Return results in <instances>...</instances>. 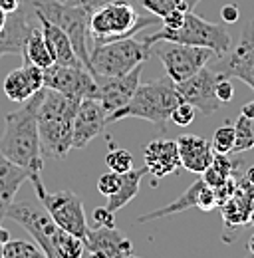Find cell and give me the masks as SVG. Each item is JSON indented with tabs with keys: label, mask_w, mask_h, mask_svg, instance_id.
Instances as JSON below:
<instances>
[{
	"label": "cell",
	"mask_w": 254,
	"mask_h": 258,
	"mask_svg": "<svg viewBox=\"0 0 254 258\" xmlns=\"http://www.w3.org/2000/svg\"><path fill=\"white\" fill-rule=\"evenodd\" d=\"M240 18V10L234 4H224L221 8V20L224 24H236Z\"/></svg>",
	"instance_id": "cell-39"
},
{
	"label": "cell",
	"mask_w": 254,
	"mask_h": 258,
	"mask_svg": "<svg viewBox=\"0 0 254 258\" xmlns=\"http://www.w3.org/2000/svg\"><path fill=\"white\" fill-rule=\"evenodd\" d=\"M234 139H236L234 125L224 123V125H221V127L215 131V135H213V143H211V145H213L215 153H224V155H228V153H232Z\"/></svg>",
	"instance_id": "cell-29"
},
{
	"label": "cell",
	"mask_w": 254,
	"mask_h": 258,
	"mask_svg": "<svg viewBox=\"0 0 254 258\" xmlns=\"http://www.w3.org/2000/svg\"><path fill=\"white\" fill-rule=\"evenodd\" d=\"M185 14H187V10H181V8H175V10L167 12V14L161 18L163 28H167V30H177V28L185 22Z\"/></svg>",
	"instance_id": "cell-36"
},
{
	"label": "cell",
	"mask_w": 254,
	"mask_h": 258,
	"mask_svg": "<svg viewBox=\"0 0 254 258\" xmlns=\"http://www.w3.org/2000/svg\"><path fill=\"white\" fill-rule=\"evenodd\" d=\"M219 209L226 228H240L250 225V215L254 211V187L250 185V181L242 177V181H238L236 193L228 201H224Z\"/></svg>",
	"instance_id": "cell-19"
},
{
	"label": "cell",
	"mask_w": 254,
	"mask_h": 258,
	"mask_svg": "<svg viewBox=\"0 0 254 258\" xmlns=\"http://www.w3.org/2000/svg\"><path fill=\"white\" fill-rule=\"evenodd\" d=\"M145 10H149L153 16L163 18L167 12L175 10V8H181V10H190L189 4L185 0H137Z\"/></svg>",
	"instance_id": "cell-30"
},
{
	"label": "cell",
	"mask_w": 254,
	"mask_h": 258,
	"mask_svg": "<svg viewBox=\"0 0 254 258\" xmlns=\"http://www.w3.org/2000/svg\"><path fill=\"white\" fill-rule=\"evenodd\" d=\"M20 56H22V62H30V64L40 66V68H44V70H46L48 66L54 64V58H52V54H50V48H48V44H46V38H44L40 26H36V28L28 34Z\"/></svg>",
	"instance_id": "cell-25"
},
{
	"label": "cell",
	"mask_w": 254,
	"mask_h": 258,
	"mask_svg": "<svg viewBox=\"0 0 254 258\" xmlns=\"http://www.w3.org/2000/svg\"><path fill=\"white\" fill-rule=\"evenodd\" d=\"M195 107L187 103V101H181V103H177V107L171 111V121L173 123H177L179 127H187L190 125L193 121H195Z\"/></svg>",
	"instance_id": "cell-32"
},
{
	"label": "cell",
	"mask_w": 254,
	"mask_h": 258,
	"mask_svg": "<svg viewBox=\"0 0 254 258\" xmlns=\"http://www.w3.org/2000/svg\"><path fill=\"white\" fill-rule=\"evenodd\" d=\"M179 147V157H181V167H185L190 173L201 175L215 157V149L211 141L199 137V135H181L177 139Z\"/></svg>",
	"instance_id": "cell-20"
},
{
	"label": "cell",
	"mask_w": 254,
	"mask_h": 258,
	"mask_svg": "<svg viewBox=\"0 0 254 258\" xmlns=\"http://www.w3.org/2000/svg\"><path fill=\"white\" fill-rule=\"evenodd\" d=\"M155 18L139 16L137 10L125 0L101 2L90 16V36L94 40V46L131 38L141 28L157 24L159 20Z\"/></svg>",
	"instance_id": "cell-5"
},
{
	"label": "cell",
	"mask_w": 254,
	"mask_h": 258,
	"mask_svg": "<svg viewBox=\"0 0 254 258\" xmlns=\"http://www.w3.org/2000/svg\"><path fill=\"white\" fill-rule=\"evenodd\" d=\"M119 185H121V175L115 173V171H111V169H109V173H103L97 179V191L103 195V197H111V195L119 189Z\"/></svg>",
	"instance_id": "cell-33"
},
{
	"label": "cell",
	"mask_w": 254,
	"mask_h": 258,
	"mask_svg": "<svg viewBox=\"0 0 254 258\" xmlns=\"http://www.w3.org/2000/svg\"><path fill=\"white\" fill-rule=\"evenodd\" d=\"M20 4H22V0H0V10L10 14V12H16L20 8Z\"/></svg>",
	"instance_id": "cell-40"
},
{
	"label": "cell",
	"mask_w": 254,
	"mask_h": 258,
	"mask_svg": "<svg viewBox=\"0 0 254 258\" xmlns=\"http://www.w3.org/2000/svg\"><path fill=\"white\" fill-rule=\"evenodd\" d=\"M145 175H147L145 165H143L141 169H131V171H127V173H121V185H119V189L111 195V197H107V205H105V207H107L111 213L121 211L127 203H131V201L137 197L141 179H143Z\"/></svg>",
	"instance_id": "cell-24"
},
{
	"label": "cell",
	"mask_w": 254,
	"mask_h": 258,
	"mask_svg": "<svg viewBox=\"0 0 254 258\" xmlns=\"http://www.w3.org/2000/svg\"><path fill=\"white\" fill-rule=\"evenodd\" d=\"M250 225H254V211H252V215H250Z\"/></svg>",
	"instance_id": "cell-48"
},
{
	"label": "cell",
	"mask_w": 254,
	"mask_h": 258,
	"mask_svg": "<svg viewBox=\"0 0 254 258\" xmlns=\"http://www.w3.org/2000/svg\"><path fill=\"white\" fill-rule=\"evenodd\" d=\"M97 226H115V213H111L107 207H97L92 213Z\"/></svg>",
	"instance_id": "cell-38"
},
{
	"label": "cell",
	"mask_w": 254,
	"mask_h": 258,
	"mask_svg": "<svg viewBox=\"0 0 254 258\" xmlns=\"http://www.w3.org/2000/svg\"><path fill=\"white\" fill-rule=\"evenodd\" d=\"M197 209L203 211V213H211L215 209H219V203H217V197H215V191L205 185L199 193V201H197Z\"/></svg>",
	"instance_id": "cell-34"
},
{
	"label": "cell",
	"mask_w": 254,
	"mask_h": 258,
	"mask_svg": "<svg viewBox=\"0 0 254 258\" xmlns=\"http://www.w3.org/2000/svg\"><path fill=\"white\" fill-rule=\"evenodd\" d=\"M10 238V234H8V230L2 226V223H0V258H2V246H4V242Z\"/></svg>",
	"instance_id": "cell-43"
},
{
	"label": "cell",
	"mask_w": 254,
	"mask_h": 258,
	"mask_svg": "<svg viewBox=\"0 0 254 258\" xmlns=\"http://www.w3.org/2000/svg\"><path fill=\"white\" fill-rule=\"evenodd\" d=\"M32 187L36 191L38 201L44 205V209L50 213V217L54 219V223L80 236L84 240V236L88 234V219H86V213H84V203L74 191H58V193H48L46 187H44V181L42 177H34L30 179Z\"/></svg>",
	"instance_id": "cell-8"
},
{
	"label": "cell",
	"mask_w": 254,
	"mask_h": 258,
	"mask_svg": "<svg viewBox=\"0 0 254 258\" xmlns=\"http://www.w3.org/2000/svg\"><path fill=\"white\" fill-rule=\"evenodd\" d=\"M234 133H236V139H234L232 153H242V151L254 149V117L240 113L234 123Z\"/></svg>",
	"instance_id": "cell-27"
},
{
	"label": "cell",
	"mask_w": 254,
	"mask_h": 258,
	"mask_svg": "<svg viewBox=\"0 0 254 258\" xmlns=\"http://www.w3.org/2000/svg\"><path fill=\"white\" fill-rule=\"evenodd\" d=\"M185 2H187V4H189V8H193V6H195V4H197V2H199V0H185Z\"/></svg>",
	"instance_id": "cell-47"
},
{
	"label": "cell",
	"mask_w": 254,
	"mask_h": 258,
	"mask_svg": "<svg viewBox=\"0 0 254 258\" xmlns=\"http://www.w3.org/2000/svg\"><path fill=\"white\" fill-rule=\"evenodd\" d=\"M246 179L250 181V185H252V187H254V167H250V169L246 171Z\"/></svg>",
	"instance_id": "cell-46"
},
{
	"label": "cell",
	"mask_w": 254,
	"mask_h": 258,
	"mask_svg": "<svg viewBox=\"0 0 254 258\" xmlns=\"http://www.w3.org/2000/svg\"><path fill=\"white\" fill-rule=\"evenodd\" d=\"M221 76L222 74L219 70L201 68L190 78L175 84L177 86V94L181 96L183 101L190 103L203 115H211V113L219 111L222 105L219 101V97H217V92H215L217 82L221 80Z\"/></svg>",
	"instance_id": "cell-12"
},
{
	"label": "cell",
	"mask_w": 254,
	"mask_h": 258,
	"mask_svg": "<svg viewBox=\"0 0 254 258\" xmlns=\"http://www.w3.org/2000/svg\"><path fill=\"white\" fill-rule=\"evenodd\" d=\"M215 92H217V97H219V101H221V103H228V101H232V97H234V88H232V84H230V78H226V76L222 74L221 80L217 82Z\"/></svg>",
	"instance_id": "cell-37"
},
{
	"label": "cell",
	"mask_w": 254,
	"mask_h": 258,
	"mask_svg": "<svg viewBox=\"0 0 254 258\" xmlns=\"http://www.w3.org/2000/svg\"><path fill=\"white\" fill-rule=\"evenodd\" d=\"M236 163L234 159H228V155L224 153H215L213 163L201 173V179L205 181V185H209L211 189L222 185L230 175H234L236 171Z\"/></svg>",
	"instance_id": "cell-26"
},
{
	"label": "cell",
	"mask_w": 254,
	"mask_h": 258,
	"mask_svg": "<svg viewBox=\"0 0 254 258\" xmlns=\"http://www.w3.org/2000/svg\"><path fill=\"white\" fill-rule=\"evenodd\" d=\"M183 99L177 94L175 82L169 76L157 78L147 84H139L131 101L121 109L107 115V123L127 119V117H139V119L155 123L159 127H165V121L171 119V111Z\"/></svg>",
	"instance_id": "cell-3"
},
{
	"label": "cell",
	"mask_w": 254,
	"mask_h": 258,
	"mask_svg": "<svg viewBox=\"0 0 254 258\" xmlns=\"http://www.w3.org/2000/svg\"><path fill=\"white\" fill-rule=\"evenodd\" d=\"M105 165L111 169V171H115V173H127V171H131L133 169V155H131V151H127V149H119V147H113L107 155H105Z\"/></svg>",
	"instance_id": "cell-31"
},
{
	"label": "cell",
	"mask_w": 254,
	"mask_h": 258,
	"mask_svg": "<svg viewBox=\"0 0 254 258\" xmlns=\"http://www.w3.org/2000/svg\"><path fill=\"white\" fill-rule=\"evenodd\" d=\"M42 88H44V68L30 62H22L20 68L12 70L2 84L6 97L16 103H24Z\"/></svg>",
	"instance_id": "cell-17"
},
{
	"label": "cell",
	"mask_w": 254,
	"mask_h": 258,
	"mask_svg": "<svg viewBox=\"0 0 254 258\" xmlns=\"http://www.w3.org/2000/svg\"><path fill=\"white\" fill-rule=\"evenodd\" d=\"M42 248L30 240H6L2 246V258H40Z\"/></svg>",
	"instance_id": "cell-28"
},
{
	"label": "cell",
	"mask_w": 254,
	"mask_h": 258,
	"mask_svg": "<svg viewBox=\"0 0 254 258\" xmlns=\"http://www.w3.org/2000/svg\"><path fill=\"white\" fill-rule=\"evenodd\" d=\"M143 159L145 169L155 179H163L167 175H173L181 167L179 147L177 141L171 139H155L143 147Z\"/></svg>",
	"instance_id": "cell-18"
},
{
	"label": "cell",
	"mask_w": 254,
	"mask_h": 258,
	"mask_svg": "<svg viewBox=\"0 0 254 258\" xmlns=\"http://www.w3.org/2000/svg\"><path fill=\"white\" fill-rule=\"evenodd\" d=\"M24 181H30V173L12 163L0 151V223L6 219V211L14 203L16 193Z\"/></svg>",
	"instance_id": "cell-21"
},
{
	"label": "cell",
	"mask_w": 254,
	"mask_h": 258,
	"mask_svg": "<svg viewBox=\"0 0 254 258\" xmlns=\"http://www.w3.org/2000/svg\"><path fill=\"white\" fill-rule=\"evenodd\" d=\"M246 250H248V252H250V254L254 256V234L250 236V238H248V242H246Z\"/></svg>",
	"instance_id": "cell-45"
},
{
	"label": "cell",
	"mask_w": 254,
	"mask_h": 258,
	"mask_svg": "<svg viewBox=\"0 0 254 258\" xmlns=\"http://www.w3.org/2000/svg\"><path fill=\"white\" fill-rule=\"evenodd\" d=\"M40 20V28L42 34L46 38V44L50 48V54L54 58V64H64V66H84L80 62L76 50H74V44L70 40V36L64 32L60 26L52 24L50 20L46 18H38Z\"/></svg>",
	"instance_id": "cell-22"
},
{
	"label": "cell",
	"mask_w": 254,
	"mask_h": 258,
	"mask_svg": "<svg viewBox=\"0 0 254 258\" xmlns=\"http://www.w3.org/2000/svg\"><path fill=\"white\" fill-rule=\"evenodd\" d=\"M44 88L56 90L72 99H97V82L86 66L52 64L44 70Z\"/></svg>",
	"instance_id": "cell-10"
},
{
	"label": "cell",
	"mask_w": 254,
	"mask_h": 258,
	"mask_svg": "<svg viewBox=\"0 0 254 258\" xmlns=\"http://www.w3.org/2000/svg\"><path fill=\"white\" fill-rule=\"evenodd\" d=\"M26 2L30 4L38 18L50 20L70 36L80 62L92 72L88 38H90V16L94 10L86 6L70 4L66 0H26Z\"/></svg>",
	"instance_id": "cell-4"
},
{
	"label": "cell",
	"mask_w": 254,
	"mask_h": 258,
	"mask_svg": "<svg viewBox=\"0 0 254 258\" xmlns=\"http://www.w3.org/2000/svg\"><path fill=\"white\" fill-rule=\"evenodd\" d=\"M6 18H8V14H6L4 10H0V32H2L4 26H6Z\"/></svg>",
	"instance_id": "cell-44"
},
{
	"label": "cell",
	"mask_w": 254,
	"mask_h": 258,
	"mask_svg": "<svg viewBox=\"0 0 254 258\" xmlns=\"http://www.w3.org/2000/svg\"><path fill=\"white\" fill-rule=\"evenodd\" d=\"M78 107V99L44 88V96L38 105V131L44 155L64 159L70 153L74 137V117Z\"/></svg>",
	"instance_id": "cell-2"
},
{
	"label": "cell",
	"mask_w": 254,
	"mask_h": 258,
	"mask_svg": "<svg viewBox=\"0 0 254 258\" xmlns=\"http://www.w3.org/2000/svg\"><path fill=\"white\" fill-rule=\"evenodd\" d=\"M149 44L157 42H173V44H189V46H201L213 50L215 56L224 58L230 50V34L222 24H213L195 14L193 10H187L185 22L177 30H159L155 34H149L145 38Z\"/></svg>",
	"instance_id": "cell-7"
},
{
	"label": "cell",
	"mask_w": 254,
	"mask_h": 258,
	"mask_svg": "<svg viewBox=\"0 0 254 258\" xmlns=\"http://www.w3.org/2000/svg\"><path fill=\"white\" fill-rule=\"evenodd\" d=\"M107 125V113L99 99L86 97L80 101V107L74 117V137H72V149H84L88 147L95 137Z\"/></svg>",
	"instance_id": "cell-15"
},
{
	"label": "cell",
	"mask_w": 254,
	"mask_h": 258,
	"mask_svg": "<svg viewBox=\"0 0 254 258\" xmlns=\"http://www.w3.org/2000/svg\"><path fill=\"white\" fill-rule=\"evenodd\" d=\"M240 113H242V115H248V117H254V99H252V101H248V103H244V105H242Z\"/></svg>",
	"instance_id": "cell-42"
},
{
	"label": "cell",
	"mask_w": 254,
	"mask_h": 258,
	"mask_svg": "<svg viewBox=\"0 0 254 258\" xmlns=\"http://www.w3.org/2000/svg\"><path fill=\"white\" fill-rule=\"evenodd\" d=\"M84 248L95 258H129L133 256V244L121 230L115 226L88 228L84 236Z\"/></svg>",
	"instance_id": "cell-14"
},
{
	"label": "cell",
	"mask_w": 254,
	"mask_h": 258,
	"mask_svg": "<svg viewBox=\"0 0 254 258\" xmlns=\"http://www.w3.org/2000/svg\"><path fill=\"white\" fill-rule=\"evenodd\" d=\"M66 2H70V4H78V6H86V8H97L101 2H105V0H66Z\"/></svg>",
	"instance_id": "cell-41"
},
{
	"label": "cell",
	"mask_w": 254,
	"mask_h": 258,
	"mask_svg": "<svg viewBox=\"0 0 254 258\" xmlns=\"http://www.w3.org/2000/svg\"><path fill=\"white\" fill-rule=\"evenodd\" d=\"M203 187H205V181L203 179H197L189 189L183 191L173 203H169L167 207H161L157 211H151V213H145V215L137 217V223H149V221H155V219H165V217H171V215H177V213L195 209L197 207V201H199V193H201Z\"/></svg>",
	"instance_id": "cell-23"
},
{
	"label": "cell",
	"mask_w": 254,
	"mask_h": 258,
	"mask_svg": "<svg viewBox=\"0 0 254 258\" xmlns=\"http://www.w3.org/2000/svg\"><path fill=\"white\" fill-rule=\"evenodd\" d=\"M219 72L226 78L242 80L254 92V20L242 30L240 42L228 54L226 62L219 68Z\"/></svg>",
	"instance_id": "cell-16"
},
{
	"label": "cell",
	"mask_w": 254,
	"mask_h": 258,
	"mask_svg": "<svg viewBox=\"0 0 254 258\" xmlns=\"http://www.w3.org/2000/svg\"><path fill=\"white\" fill-rule=\"evenodd\" d=\"M141 66L133 68L125 76H94L97 82V99L105 113H113L131 101L141 84Z\"/></svg>",
	"instance_id": "cell-13"
},
{
	"label": "cell",
	"mask_w": 254,
	"mask_h": 258,
	"mask_svg": "<svg viewBox=\"0 0 254 258\" xmlns=\"http://www.w3.org/2000/svg\"><path fill=\"white\" fill-rule=\"evenodd\" d=\"M153 54L163 62L167 76L179 84L183 80L197 74L201 68H205L213 56V50L201 48V46H189V44H173L163 48H153Z\"/></svg>",
	"instance_id": "cell-11"
},
{
	"label": "cell",
	"mask_w": 254,
	"mask_h": 258,
	"mask_svg": "<svg viewBox=\"0 0 254 258\" xmlns=\"http://www.w3.org/2000/svg\"><path fill=\"white\" fill-rule=\"evenodd\" d=\"M44 96V88L28 97L16 111L6 115L4 133L0 135V151L12 163L30 173V179L42 177L44 153L38 131V105Z\"/></svg>",
	"instance_id": "cell-1"
},
{
	"label": "cell",
	"mask_w": 254,
	"mask_h": 258,
	"mask_svg": "<svg viewBox=\"0 0 254 258\" xmlns=\"http://www.w3.org/2000/svg\"><path fill=\"white\" fill-rule=\"evenodd\" d=\"M153 46L145 38H123L107 44H97L90 52L94 76H125L133 68L143 66L153 56Z\"/></svg>",
	"instance_id": "cell-6"
},
{
	"label": "cell",
	"mask_w": 254,
	"mask_h": 258,
	"mask_svg": "<svg viewBox=\"0 0 254 258\" xmlns=\"http://www.w3.org/2000/svg\"><path fill=\"white\" fill-rule=\"evenodd\" d=\"M6 219L18 223L22 226L34 242L42 248L46 258H56L54 252V238L60 230V226L54 223V219L50 217V213L44 209V205L34 203V201H14L8 211H6Z\"/></svg>",
	"instance_id": "cell-9"
},
{
	"label": "cell",
	"mask_w": 254,
	"mask_h": 258,
	"mask_svg": "<svg viewBox=\"0 0 254 258\" xmlns=\"http://www.w3.org/2000/svg\"><path fill=\"white\" fill-rule=\"evenodd\" d=\"M236 187H238V181L234 179V175H230L222 185H219V187H215V189H213V191H215V197H217L219 207H221L224 201H228L232 195L236 193Z\"/></svg>",
	"instance_id": "cell-35"
}]
</instances>
